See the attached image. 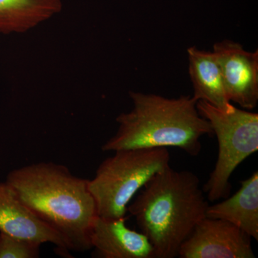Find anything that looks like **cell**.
Returning a JSON list of instances; mask_svg holds the SVG:
<instances>
[{
    "label": "cell",
    "mask_w": 258,
    "mask_h": 258,
    "mask_svg": "<svg viewBox=\"0 0 258 258\" xmlns=\"http://www.w3.org/2000/svg\"><path fill=\"white\" fill-rule=\"evenodd\" d=\"M7 183L39 219L62 236L71 251L91 249L90 235L98 216L88 180L67 166L39 162L13 169Z\"/></svg>",
    "instance_id": "1"
},
{
    "label": "cell",
    "mask_w": 258,
    "mask_h": 258,
    "mask_svg": "<svg viewBox=\"0 0 258 258\" xmlns=\"http://www.w3.org/2000/svg\"><path fill=\"white\" fill-rule=\"evenodd\" d=\"M200 180L190 171L170 165L142 187L127 212L154 247L156 258L178 257L181 244L206 217L209 206Z\"/></svg>",
    "instance_id": "2"
},
{
    "label": "cell",
    "mask_w": 258,
    "mask_h": 258,
    "mask_svg": "<svg viewBox=\"0 0 258 258\" xmlns=\"http://www.w3.org/2000/svg\"><path fill=\"white\" fill-rule=\"evenodd\" d=\"M133 108L116 118V133L101 147L103 152L139 148H179L192 157L201 139L214 135L211 125L190 96L168 98L152 93H129Z\"/></svg>",
    "instance_id": "3"
},
{
    "label": "cell",
    "mask_w": 258,
    "mask_h": 258,
    "mask_svg": "<svg viewBox=\"0 0 258 258\" xmlns=\"http://www.w3.org/2000/svg\"><path fill=\"white\" fill-rule=\"evenodd\" d=\"M168 148L120 149L103 160L88 188L96 203L98 216L125 217L136 194L156 173L169 165Z\"/></svg>",
    "instance_id": "4"
},
{
    "label": "cell",
    "mask_w": 258,
    "mask_h": 258,
    "mask_svg": "<svg viewBox=\"0 0 258 258\" xmlns=\"http://www.w3.org/2000/svg\"><path fill=\"white\" fill-rule=\"evenodd\" d=\"M200 114L211 125L218 141V157L204 192L211 203L228 198L230 177L241 163L258 150V114L235 106L230 112L198 101Z\"/></svg>",
    "instance_id": "5"
},
{
    "label": "cell",
    "mask_w": 258,
    "mask_h": 258,
    "mask_svg": "<svg viewBox=\"0 0 258 258\" xmlns=\"http://www.w3.org/2000/svg\"><path fill=\"white\" fill-rule=\"evenodd\" d=\"M247 233L221 219L205 217L180 247L181 258H254Z\"/></svg>",
    "instance_id": "6"
},
{
    "label": "cell",
    "mask_w": 258,
    "mask_h": 258,
    "mask_svg": "<svg viewBox=\"0 0 258 258\" xmlns=\"http://www.w3.org/2000/svg\"><path fill=\"white\" fill-rule=\"evenodd\" d=\"M228 99L246 110L258 102V50L249 52L238 42L225 40L214 45Z\"/></svg>",
    "instance_id": "7"
},
{
    "label": "cell",
    "mask_w": 258,
    "mask_h": 258,
    "mask_svg": "<svg viewBox=\"0 0 258 258\" xmlns=\"http://www.w3.org/2000/svg\"><path fill=\"white\" fill-rule=\"evenodd\" d=\"M0 232L41 245L55 244L64 255L71 251L63 237L39 219L5 181L0 182Z\"/></svg>",
    "instance_id": "8"
},
{
    "label": "cell",
    "mask_w": 258,
    "mask_h": 258,
    "mask_svg": "<svg viewBox=\"0 0 258 258\" xmlns=\"http://www.w3.org/2000/svg\"><path fill=\"white\" fill-rule=\"evenodd\" d=\"M125 217L106 219L97 216L90 235L91 248L102 258H156L147 236L125 225Z\"/></svg>",
    "instance_id": "9"
},
{
    "label": "cell",
    "mask_w": 258,
    "mask_h": 258,
    "mask_svg": "<svg viewBox=\"0 0 258 258\" xmlns=\"http://www.w3.org/2000/svg\"><path fill=\"white\" fill-rule=\"evenodd\" d=\"M187 53L194 98L198 101L207 102L221 111H232L235 106L228 99L221 70L213 52L190 47Z\"/></svg>",
    "instance_id": "10"
},
{
    "label": "cell",
    "mask_w": 258,
    "mask_h": 258,
    "mask_svg": "<svg viewBox=\"0 0 258 258\" xmlns=\"http://www.w3.org/2000/svg\"><path fill=\"white\" fill-rule=\"evenodd\" d=\"M207 217L233 224L258 240V173L241 181L240 189L231 198L209 205Z\"/></svg>",
    "instance_id": "11"
},
{
    "label": "cell",
    "mask_w": 258,
    "mask_h": 258,
    "mask_svg": "<svg viewBox=\"0 0 258 258\" xmlns=\"http://www.w3.org/2000/svg\"><path fill=\"white\" fill-rule=\"evenodd\" d=\"M61 0H0V34L23 33L60 13Z\"/></svg>",
    "instance_id": "12"
},
{
    "label": "cell",
    "mask_w": 258,
    "mask_h": 258,
    "mask_svg": "<svg viewBox=\"0 0 258 258\" xmlns=\"http://www.w3.org/2000/svg\"><path fill=\"white\" fill-rule=\"evenodd\" d=\"M41 244L0 232V258H37Z\"/></svg>",
    "instance_id": "13"
}]
</instances>
